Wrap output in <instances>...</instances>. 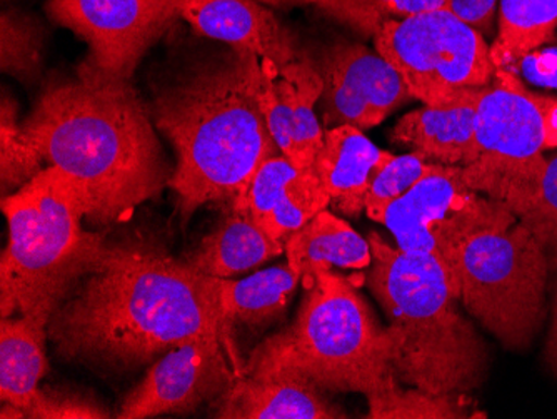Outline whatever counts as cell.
<instances>
[{
	"instance_id": "obj_1",
	"label": "cell",
	"mask_w": 557,
	"mask_h": 419,
	"mask_svg": "<svg viewBox=\"0 0 557 419\" xmlns=\"http://www.w3.org/2000/svg\"><path fill=\"white\" fill-rule=\"evenodd\" d=\"M219 281L147 241L106 243L55 306L50 340L67 361L140 368L190 341L227 337Z\"/></svg>"
},
{
	"instance_id": "obj_2",
	"label": "cell",
	"mask_w": 557,
	"mask_h": 419,
	"mask_svg": "<svg viewBox=\"0 0 557 419\" xmlns=\"http://www.w3.org/2000/svg\"><path fill=\"white\" fill-rule=\"evenodd\" d=\"M22 133L77 186L94 223L129 219L174 174L131 81L77 76L50 84Z\"/></svg>"
},
{
	"instance_id": "obj_3",
	"label": "cell",
	"mask_w": 557,
	"mask_h": 419,
	"mask_svg": "<svg viewBox=\"0 0 557 419\" xmlns=\"http://www.w3.org/2000/svg\"><path fill=\"white\" fill-rule=\"evenodd\" d=\"M150 115L177 155L169 186L184 215L233 202L268 159L283 155L250 84V52L194 65L159 89Z\"/></svg>"
},
{
	"instance_id": "obj_4",
	"label": "cell",
	"mask_w": 557,
	"mask_h": 419,
	"mask_svg": "<svg viewBox=\"0 0 557 419\" xmlns=\"http://www.w3.org/2000/svg\"><path fill=\"white\" fill-rule=\"evenodd\" d=\"M368 283L389 319L393 373L404 386L434 396H462L483 384L486 344L458 308L461 293L444 266L424 252L369 236Z\"/></svg>"
},
{
	"instance_id": "obj_5",
	"label": "cell",
	"mask_w": 557,
	"mask_h": 419,
	"mask_svg": "<svg viewBox=\"0 0 557 419\" xmlns=\"http://www.w3.org/2000/svg\"><path fill=\"white\" fill-rule=\"evenodd\" d=\"M306 298L290 326L250 355L243 374H290L341 393H374L393 377L394 340L368 301L331 269L302 280Z\"/></svg>"
},
{
	"instance_id": "obj_6",
	"label": "cell",
	"mask_w": 557,
	"mask_h": 419,
	"mask_svg": "<svg viewBox=\"0 0 557 419\" xmlns=\"http://www.w3.org/2000/svg\"><path fill=\"white\" fill-rule=\"evenodd\" d=\"M9 244L0 259L2 318L58 303L99 258L106 239L84 230V196L55 165L4 197Z\"/></svg>"
},
{
	"instance_id": "obj_7",
	"label": "cell",
	"mask_w": 557,
	"mask_h": 419,
	"mask_svg": "<svg viewBox=\"0 0 557 419\" xmlns=\"http://www.w3.org/2000/svg\"><path fill=\"white\" fill-rule=\"evenodd\" d=\"M478 159L462 168L466 184L512 212L557 149V97L533 93L509 69H496L478 101Z\"/></svg>"
},
{
	"instance_id": "obj_8",
	"label": "cell",
	"mask_w": 557,
	"mask_h": 419,
	"mask_svg": "<svg viewBox=\"0 0 557 419\" xmlns=\"http://www.w3.org/2000/svg\"><path fill=\"white\" fill-rule=\"evenodd\" d=\"M549 264L519 221L465 244L458 280L465 308L509 349L528 348L543 324Z\"/></svg>"
},
{
	"instance_id": "obj_9",
	"label": "cell",
	"mask_w": 557,
	"mask_h": 419,
	"mask_svg": "<svg viewBox=\"0 0 557 419\" xmlns=\"http://www.w3.org/2000/svg\"><path fill=\"white\" fill-rule=\"evenodd\" d=\"M372 39L424 106L474 101L496 76L483 34L444 8L384 22Z\"/></svg>"
},
{
	"instance_id": "obj_10",
	"label": "cell",
	"mask_w": 557,
	"mask_h": 419,
	"mask_svg": "<svg viewBox=\"0 0 557 419\" xmlns=\"http://www.w3.org/2000/svg\"><path fill=\"white\" fill-rule=\"evenodd\" d=\"M369 218L384 224L403 251L436 258L459 293L458 262L465 244L475 234L518 221L508 206L471 189L462 165H441Z\"/></svg>"
},
{
	"instance_id": "obj_11",
	"label": "cell",
	"mask_w": 557,
	"mask_h": 419,
	"mask_svg": "<svg viewBox=\"0 0 557 419\" xmlns=\"http://www.w3.org/2000/svg\"><path fill=\"white\" fill-rule=\"evenodd\" d=\"M47 12L89 46L77 76L131 81L175 17L177 0H47Z\"/></svg>"
},
{
	"instance_id": "obj_12",
	"label": "cell",
	"mask_w": 557,
	"mask_h": 419,
	"mask_svg": "<svg viewBox=\"0 0 557 419\" xmlns=\"http://www.w3.org/2000/svg\"><path fill=\"white\" fill-rule=\"evenodd\" d=\"M312 61L324 84L319 102L327 130H371L411 97L399 72L362 44L339 40Z\"/></svg>"
},
{
	"instance_id": "obj_13",
	"label": "cell",
	"mask_w": 557,
	"mask_h": 419,
	"mask_svg": "<svg viewBox=\"0 0 557 419\" xmlns=\"http://www.w3.org/2000/svg\"><path fill=\"white\" fill-rule=\"evenodd\" d=\"M227 337L209 336L177 346L159 359L124 399L117 418L186 415L202 403H215L236 374L225 356Z\"/></svg>"
},
{
	"instance_id": "obj_14",
	"label": "cell",
	"mask_w": 557,
	"mask_h": 419,
	"mask_svg": "<svg viewBox=\"0 0 557 419\" xmlns=\"http://www.w3.org/2000/svg\"><path fill=\"white\" fill-rule=\"evenodd\" d=\"M250 84L264 112L278 149L302 174H315L314 162L324 143L315 106L322 96V77L308 56L277 65L250 54Z\"/></svg>"
},
{
	"instance_id": "obj_15",
	"label": "cell",
	"mask_w": 557,
	"mask_h": 419,
	"mask_svg": "<svg viewBox=\"0 0 557 419\" xmlns=\"http://www.w3.org/2000/svg\"><path fill=\"white\" fill-rule=\"evenodd\" d=\"M197 33L277 65L302 58L296 37L259 0H177Z\"/></svg>"
},
{
	"instance_id": "obj_16",
	"label": "cell",
	"mask_w": 557,
	"mask_h": 419,
	"mask_svg": "<svg viewBox=\"0 0 557 419\" xmlns=\"http://www.w3.org/2000/svg\"><path fill=\"white\" fill-rule=\"evenodd\" d=\"M224 419H334L346 411L309 381L290 374H240L214 405Z\"/></svg>"
},
{
	"instance_id": "obj_17",
	"label": "cell",
	"mask_w": 557,
	"mask_h": 419,
	"mask_svg": "<svg viewBox=\"0 0 557 419\" xmlns=\"http://www.w3.org/2000/svg\"><path fill=\"white\" fill-rule=\"evenodd\" d=\"M55 305L42 303L18 319L0 323V398L2 418H18L39 394L47 373L46 337Z\"/></svg>"
},
{
	"instance_id": "obj_18",
	"label": "cell",
	"mask_w": 557,
	"mask_h": 419,
	"mask_svg": "<svg viewBox=\"0 0 557 419\" xmlns=\"http://www.w3.org/2000/svg\"><path fill=\"white\" fill-rule=\"evenodd\" d=\"M393 158L358 127L337 126L325 131L314 172L336 211L359 215L366 211L372 180Z\"/></svg>"
},
{
	"instance_id": "obj_19",
	"label": "cell",
	"mask_w": 557,
	"mask_h": 419,
	"mask_svg": "<svg viewBox=\"0 0 557 419\" xmlns=\"http://www.w3.org/2000/svg\"><path fill=\"white\" fill-rule=\"evenodd\" d=\"M479 97L474 101L441 108L422 106L408 112L394 127V143L411 147L422 158L437 164L471 165L478 159L475 115Z\"/></svg>"
},
{
	"instance_id": "obj_20",
	"label": "cell",
	"mask_w": 557,
	"mask_h": 419,
	"mask_svg": "<svg viewBox=\"0 0 557 419\" xmlns=\"http://www.w3.org/2000/svg\"><path fill=\"white\" fill-rule=\"evenodd\" d=\"M287 262L300 281L331 266L364 269L371 266V246L344 219L321 211L287 237Z\"/></svg>"
},
{
	"instance_id": "obj_21",
	"label": "cell",
	"mask_w": 557,
	"mask_h": 419,
	"mask_svg": "<svg viewBox=\"0 0 557 419\" xmlns=\"http://www.w3.org/2000/svg\"><path fill=\"white\" fill-rule=\"evenodd\" d=\"M284 251V243L272 239L249 214L233 211L214 233L202 239L187 262L199 273L225 280L258 268Z\"/></svg>"
},
{
	"instance_id": "obj_22",
	"label": "cell",
	"mask_w": 557,
	"mask_h": 419,
	"mask_svg": "<svg viewBox=\"0 0 557 419\" xmlns=\"http://www.w3.org/2000/svg\"><path fill=\"white\" fill-rule=\"evenodd\" d=\"M300 283L299 274L287 264L274 266L243 281H219L225 328L234 323L265 326L286 311L287 303Z\"/></svg>"
},
{
	"instance_id": "obj_23",
	"label": "cell",
	"mask_w": 557,
	"mask_h": 419,
	"mask_svg": "<svg viewBox=\"0 0 557 419\" xmlns=\"http://www.w3.org/2000/svg\"><path fill=\"white\" fill-rule=\"evenodd\" d=\"M557 0H499L497 37L491 58L497 69L518 67L519 62L556 39Z\"/></svg>"
},
{
	"instance_id": "obj_24",
	"label": "cell",
	"mask_w": 557,
	"mask_h": 419,
	"mask_svg": "<svg viewBox=\"0 0 557 419\" xmlns=\"http://www.w3.org/2000/svg\"><path fill=\"white\" fill-rule=\"evenodd\" d=\"M396 377H389L369 394V418L374 419H458L469 418L461 396H434L412 387L406 390Z\"/></svg>"
},
{
	"instance_id": "obj_25",
	"label": "cell",
	"mask_w": 557,
	"mask_h": 419,
	"mask_svg": "<svg viewBox=\"0 0 557 419\" xmlns=\"http://www.w3.org/2000/svg\"><path fill=\"white\" fill-rule=\"evenodd\" d=\"M331 205L329 194L322 187L315 174L299 172L278 196L272 211L269 212L262 230L278 243H286L290 234L308 224L315 214Z\"/></svg>"
},
{
	"instance_id": "obj_26",
	"label": "cell",
	"mask_w": 557,
	"mask_h": 419,
	"mask_svg": "<svg viewBox=\"0 0 557 419\" xmlns=\"http://www.w3.org/2000/svg\"><path fill=\"white\" fill-rule=\"evenodd\" d=\"M515 215L540 243L549 271H557V155L546 158L541 176L515 209Z\"/></svg>"
},
{
	"instance_id": "obj_27",
	"label": "cell",
	"mask_w": 557,
	"mask_h": 419,
	"mask_svg": "<svg viewBox=\"0 0 557 419\" xmlns=\"http://www.w3.org/2000/svg\"><path fill=\"white\" fill-rule=\"evenodd\" d=\"M329 17L374 36L384 22L443 9L446 0H308Z\"/></svg>"
},
{
	"instance_id": "obj_28",
	"label": "cell",
	"mask_w": 557,
	"mask_h": 419,
	"mask_svg": "<svg viewBox=\"0 0 557 419\" xmlns=\"http://www.w3.org/2000/svg\"><path fill=\"white\" fill-rule=\"evenodd\" d=\"M0 174L2 189H15L29 183L42 171V156L25 139L17 124V108L12 97L2 96L0 111Z\"/></svg>"
},
{
	"instance_id": "obj_29",
	"label": "cell",
	"mask_w": 557,
	"mask_h": 419,
	"mask_svg": "<svg viewBox=\"0 0 557 419\" xmlns=\"http://www.w3.org/2000/svg\"><path fill=\"white\" fill-rule=\"evenodd\" d=\"M42 46L39 21L17 11L2 14V71L29 83L39 72Z\"/></svg>"
},
{
	"instance_id": "obj_30",
	"label": "cell",
	"mask_w": 557,
	"mask_h": 419,
	"mask_svg": "<svg viewBox=\"0 0 557 419\" xmlns=\"http://www.w3.org/2000/svg\"><path fill=\"white\" fill-rule=\"evenodd\" d=\"M443 164L428 161L418 152L406 156H394L372 180L366 199V214L386 208L397 197L404 196L419 181L433 174Z\"/></svg>"
},
{
	"instance_id": "obj_31",
	"label": "cell",
	"mask_w": 557,
	"mask_h": 419,
	"mask_svg": "<svg viewBox=\"0 0 557 419\" xmlns=\"http://www.w3.org/2000/svg\"><path fill=\"white\" fill-rule=\"evenodd\" d=\"M18 418L37 419H100L109 418L104 406L83 394L61 390H40Z\"/></svg>"
},
{
	"instance_id": "obj_32",
	"label": "cell",
	"mask_w": 557,
	"mask_h": 419,
	"mask_svg": "<svg viewBox=\"0 0 557 419\" xmlns=\"http://www.w3.org/2000/svg\"><path fill=\"white\" fill-rule=\"evenodd\" d=\"M522 79L544 89L557 90V47L537 49L519 62Z\"/></svg>"
},
{
	"instance_id": "obj_33",
	"label": "cell",
	"mask_w": 557,
	"mask_h": 419,
	"mask_svg": "<svg viewBox=\"0 0 557 419\" xmlns=\"http://www.w3.org/2000/svg\"><path fill=\"white\" fill-rule=\"evenodd\" d=\"M497 4L499 0H446L444 9L453 12L472 29L490 34L497 15Z\"/></svg>"
},
{
	"instance_id": "obj_34",
	"label": "cell",
	"mask_w": 557,
	"mask_h": 419,
	"mask_svg": "<svg viewBox=\"0 0 557 419\" xmlns=\"http://www.w3.org/2000/svg\"><path fill=\"white\" fill-rule=\"evenodd\" d=\"M546 359L547 365L557 374V280L554 284L553 323H550L549 337H547Z\"/></svg>"
},
{
	"instance_id": "obj_35",
	"label": "cell",
	"mask_w": 557,
	"mask_h": 419,
	"mask_svg": "<svg viewBox=\"0 0 557 419\" xmlns=\"http://www.w3.org/2000/svg\"><path fill=\"white\" fill-rule=\"evenodd\" d=\"M265 8L286 9L293 5L308 4V0H259Z\"/></svg>"
}]
</instances>
